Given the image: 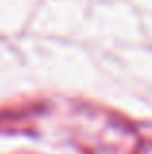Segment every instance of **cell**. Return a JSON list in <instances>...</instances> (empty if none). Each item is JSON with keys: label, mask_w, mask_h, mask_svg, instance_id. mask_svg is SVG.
<instances>
[{"label": "cell", "mask_w": 152, "mask_h": 154, "mask_svg": "<svg viewBox=\"0 0 152 154\" xmlns=\"http://www.w3.org/2000/svg\"><path fill=\"white\" fill-rule=\"evenodd\" d=\"M144 154H152V146H150V148H148V150H146Z\"/></svg>", "instance_id": "1"}]
</instances>
